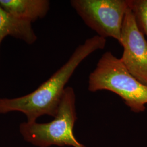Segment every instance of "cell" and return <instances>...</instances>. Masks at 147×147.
Returning <instances> with one entry per match:
<instances>
[{
  "label": "cell",
  "instance_id": "obj_1",
  "mask_svg": "<svg viewBox=\"0 0 147 147\" xmlns=\"http://www.w3.org/2000/svg\"><path fill=\"white\" fill-rule=\"evenodd\" d=\"M106 39L94 36L75 49L68 60L33 92L20 97L0 98V114L19 112L33 123L44 115L56 116L66 84L79 65L92 53L104 49Z\"/></svg>",
  "mask_w": 147,
  "mask_h": 147
},
{
  "label": "cell",
  "instance_id": "obj_2",
  "mask_svg": "<svg viewBox=\"0 0 147 147\" xmlns=\"http://www.w3.org/2000/svg\"><path fill=\"white\" fill-rule=\"evenodd\" d=\"M88 89L92 92L109 90L124 100L130 110L143 112L147 104V86L134 77L111 51L101 56L94 70L90 74Z\"/></svg>",
  "mask_w": 147,
  "mask_h": 147
},
{
  "label": "cell",
  "instance_id": "obj_3",
  "mask_svg": "<svg viewBox=\"0 0 147 147\" xmlns=\"http://www.w3.org/2000/svg\"><path fill=\"white\" fill-rule=\"evenodd\" d=\"M76 119V95L72 87H67L53 121L47 123L24 122L20 125L19 131L26 141L37 147H85L74 135Z\"/></svg>",
  "mask_w": 147,
  "mask_h": 147
},
{
  "label": "cell",
  "instance_id": "obj_4",
  "mask_svg": "<svg viewBox=\"0 0 147 147\" xmlns=\"http://www.w3.org/2000/svg\"><path fill=\"white\" fill-rule=\"evenodd\" d=\"M70 4L97 36L112 38L120 43L123 24L129 8L127 0H71Z\"/></svg>",
  "mask_w": 147,
  "mask_h": 147
},
{
  "label": "cell",
  "instance_id": "obj_5",
  "mask_svg": "<svg viewBox=\"0 0 147 147\" xmlns=\"http://www.w3.org/2000/svg\"><path fill=\"white\" fill-rule=\"evenodd\" d=\"M120 44L123 47L121 62L134 77L147 86V41L129 7L123 21Z\"/></svg>",
  "mask_w": 147,
  "mask_h": 147
},
{
  "label": "cell",
  "instance_id": "obj_6",
  "mask_svg": "<svg viewBox=\"0 0 147 147\" xmlns=\"http://www.w3.org/2000/svg\"><path fill=\"white\" fill-rule=\"evenodd\" d=\"M48 0H0V5L12 16L33 22L42 19L50 9Z\"/></svg>",
  "mask_w": 147,
  "mask_h": 147
},
{
  "label": "cell",
  "instance_id": "obj_7",
  "mask_svg": "<svg viewBox=\"0 0 147 147\" xmlns=\"http://www.w3.org/2000/svg\"><path fill=\"white\" fill-rule=\"evenodd\" d=\"M7 36L21 40L29 45L37 40L31 22L16 18L0 5V48L3 40Z\"/></svg>",
  "mask_w": 147,
  "mask_h": 147
},
{
  "label": "cell",
  "instance_id": "obj_8",
  "mask_svg": "<svg viewBox=\"0 0 147 147\" xmlns=\"http://www.w3.org/2000/svg\"><path fill=\"white\" fill-rule=\"evenodd\" d=\"M137 25L147 37V0H127Z\"/></svg>",
  "mask_w": 147,
  "mask_h": 147
}]
</instances>
